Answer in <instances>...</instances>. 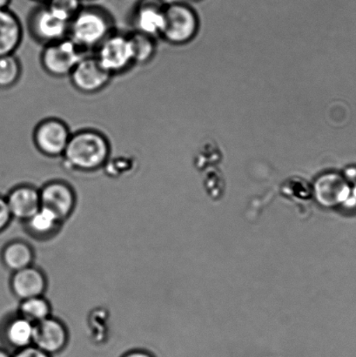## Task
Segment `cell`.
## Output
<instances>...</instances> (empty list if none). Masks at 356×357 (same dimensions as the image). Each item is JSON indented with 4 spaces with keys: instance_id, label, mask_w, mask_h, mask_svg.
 <instances>
[{
    "instance_id": "cell-1",
    "label": "cell",
    "mask_w": 356,
    "mask_h": 357,
    "mask_svg": "<svg viewBox=\"0 0 356 357\" xmlns=\"http://www.w3.org/2000/svg\"><path fill=\"white\" fill-rule=\"evenodd\" d=\"M111 144L106 135L97 129L83 128L72 132L62 155L65 169L77 172H94L107 165Z\"/></svg>"
},
{
    "instance_id": "cell-2",
    "label": "cell",
    "mask_w": 356,
    "mask_h": 357,
    "mask_svg": "<svg viewBox=\"0 0 356 357\" xmlns=\"http://www.w3.org/2000/svg\"><path fill=\"white\" fill-rule=\"evenodd\" d=\"M116 29L109 10L100 6H83L70 21L68 38L86 54H93Z\"/></svg>"
},
{
    "instance_id": "cell-3",
    "label": "cell",
    "mask_w": 356,
    "mask_h": 357,
    "mask_svg": "<svg viewBox=\"0 0 356 357\" xmlns=\"http://www.w3.org/2000/svg\"><path fill=\"white\" fill-rule=\"evenodd\" d=\"M200 20L196 10L180 0L167 3L165 21L160 38L167 43L180 45L188 43L196 35Z\"/></svg>"
},
{
    "instance_id": "cell-4",
    "label": "cell",
    "mask_w": 356,
    "mask_h": 357,
    "mask_svg": "<svg viewBox=\"0 0 356 357\" xmlns=\"http://www.w3.org/2000/svg\"><path fill=\"white\" fill-rule=\"evenodd\" d=\"M98 62L113 77L124 75L135 65L129 31H113L93 52Z\"/></svg>"
},
{
    "instance_id": "cell-5",
    "label": "cell",
    "mask_w": 356,
    "mask_h": 357,
    "mask_svg": "<svg viewBox=\"0 0 356 357\" xmlns=\"http://www.w3.org/2000/svg\"><path fill=\"white\" fill-rule=\"evenodd\" d=\"M69 24L45 3L31 10L26 22L31 38L43 47L68 38Z\"/></svg>"
},
{
    "instance_id": "cell-6",
    "label": "cell",
    "mask_w": 356,
    "mask_h": 357,
    "mask_svg": "<svg viewBox=\"0 0 356 357\" xmlns=\"http://www.w3.org/2000/svg\"><path fill=\"white\" fill-rule=\"evenodd\" d=\"M86 52L65 38L55 43L45 45L40 54V64L47 75L54 78L69 77Z\"/></svg>"
},
{
    "instance_id": "cell-7",
    "label": "cell",
    "mask_w": 356,
    "mask_h": 357,
    "mask_svg": "<svg viewBox=\"0 0 356 357\" xmlns=\"http://www.w3.org/2000/svg\"><path fill=\"white\" fill-rule=\"evenodd\" d=\"M72 134L71 129L64 121L58 118L45 119L34 128L35 148L41 155L50 158L62 157Z\"/></svg>"
},
{
    "instance_id": "cell-8",
    "label": "cell",
    "mask_w": 356,
    "mask_h": 357,
    "mask_svg": "<svg viewBox=\"0 0 356 357\" xmlns=\"http://www.w3.org/2000/svg\"><path fill=\"white\" fill-rule=\"evenodd\" d=\"M69 79L78 92L94 94L106 89L113 76L100 66L93 54H87L72 70Z\"/></svg>"
},
{
    "instance_id": "cell-9",
    "label": "cell",
    "mask_w": 356,
    "mask_h": 357,
    "mask_svg": "<svg viewBox=\"0 0 356 357\" xmlns=\"http://www.w3.org/2000/svg\"><path fill=\"white\" fill-rule=\"evenodd\" d=\"M167 2L163 0H139L129 14L131 31L160 38L165 21Z\"/></svg>"
},
{
    "instance_id": "cell-10",
    "label": "cell",
    "mask_w": 356,
    "mask_h": 357,
    "mask_svg": "<svg viewBox=\"0 0 356 357\" xmlns=\"http://www.w3.org/2000/svg\"><path fill=\"white\" fill-rule=\"evenodd\" d=\"M40 194L41 206L54 212L61 222L68 218L75 208V192L65 182H48L42 188Z\"/></svg>"
},
{
    "instance_id": "cell-11",
    "label": "cell",
    "mask_w": 356,
    "mask_h": 357,
    "mask_svg": "<svg viewBox=\"0 0 356 357\" xmlns=\"http://www.w3.org/2000/svg\"><path fill=\"white\" fill-rule=\"evenodd\" d=\"M352 195L353 191L350 184L340 174H324L316 181V198L320 205L327 208L348 203Z\"/></svg>"
},
{
    "instance_id": "cell-12",
    "label": "cell",
    "mask_w": 356,
    "mask_h": 357,
    "mask_svg": "<svg viewBox=\"0 0 356 357\" xmlns=\"http://www.w3.org/2000/svg\"><path fill=\"white\" fill-rule=\"evenodd\" d=\"M68 342V331L61 321L48 317L34 324L33 345L47 354H58L65 349Z\"/></svg>"
},
{
    "instance_id": "cell-13",
    "label": "cell",
    "mask_w": 356,
    "mask_h": 357,
    "mask_svg": "<svg viewBox=\"0 0 356 357\" xmlns=\"http://www.w3.org/2000/svg\"><path fill=\"white\" fill-rule=\"evenodd\" d=\"M6 199L12 216L24 222L41 208L40 191L33 185H17L9 192Z\"/></svg>"
},
{
    "instance_id": "cell-14",
    "label": "cell",
    "mask_w": 356,
    "mask_h": 357,
    "mask_svg": "<svg viewBox=\"0 0 356 357\" xmlns=\"http://www.w3.org/2000/svg\"><path fill=\"white\" fill-rule=\"evenodd\" d=\"M10 286L14 295L24 301L42 296L47 289V280L40 269L30 266L14 272Z\"/></svg>"
},
{
    "instance_id": "cell-15",
    "label": "cell",
    "mask_w": 356,
    "mask_h": 357,
    "mask_svg": "<svg viewBox=\"0 0 356 357\" xmlns=\"http://www.w3.org/2000/svg\"><path fill=\"white\" fill-rule=\"evenodd\" d=\"M22 24L10 8L0 10V56L15 54L23 40Z\"/></svg>"
},
{
    "instance_id": "cell-16",
    "label": "cell",
    "mask_w": 356,
    "mask_h": 357,
    "mask_svg": "<svg viewBox=\"0 0 356 357\" xmlns=\"http://www.w3.org/2000/svg\"><path fill=\"white\" fill-rule=\"evenodd\" d=\"M34 324L21 316L13 318L7 323L3 335L6 344L19 349L33 345Z\"/></svg>"
},
{
    "instance_id": "cell-17",
    "label": "cell",
    "mask_w": 356,
    "mask_h": 357,
    "mask_svg": "<svg viewBox=\"0 0 356 357\" xmlns=\"http://www.w3.org/2000/svg\"><path fill=\"white\" fill-rule=\"evenodd\" d=\"M2 261L10 271L17 272L31 266L33 261V251L24 241H13L3 248Z\"/></svg>"
},
{
    "instance_id": "cell-18",
    "label": "cell",
    "mask_w": 356,
    "mask_h": 357,
    "mask_svg": "<svg viewBox=\"0 0 356 357\" xmlns=\"http://www.w3.org/2000/svg\"><path fill=\"white\" fill-rule=\"evenodd\" d=\"M134 52L135 65H146L155 59L158 49V38L138 31H129Z\"/></svg>"
},
{
    "instance_id": "cell-19",
    "label": "cell",
    "mask_w": 356,
    "mask_h": 357,
    "mask_svg": "<svg viewBox=\"0 0 356 357\" xmlns=\"http://www.w3.org/2000/svg\"><path fill=\"white\" fill-rule=\"evenodd\" d=\"M28 231L38 237H45L54 233L62 222L51 210L41 206L40 210L26 220Z\"/></svg>"
},
{
    "instance_id": "cell-20",
    "label": "cell",
    "mask_w": 356,
    "mask_h": 357,
    "mask_svg": "<svg viewBox=\"0 0 356 357\" xmlns=\"http://www.w3.org/2000/svg\"><path fill=\"white\" fill-rule=\"evenodd\" d=\"M22 66L16 54L0 56V90H10L19 83Z\"/></svg>"
},
{
    "instance_id": "cell-21",
    "label": "cell",
    "mask_w": 356,
    "mask_h": 357,
    "mask_svg": "<svg viewBox=\"0 0 356 357\" xmlns=\"http://www.w3.org/2000/svg\"><path fill=\"white\" fill-rule=\"evenodd\" d=\"M20 312V316L36 324L50 317L51 307L43 297H33V298L21 301Z\"/></svg>"
},
{
    "instance_id": "cell-22",
    "label": "cell",
    "mask_w": 356,
    "mask_h": 357,
    "mask_svg": "<svg viewBox=\"0 0 356 357\" xmlns=\"http://www.w3.org/2000/svg\"><path fill=\"white\" fill-rule=\"evenodd\" d=\"M45 5L69 22L84 6L82 0H49Z\"/></svg>"
},
{
    "instance_id": "cell-23",
    "label": "cell",
    "mask_w": 356,
    "mask_h": 357,
    "mask_svg": "<svg viewBox=\"0 0 356 357\" xmlns=\"http://www.w3.org/2000/svg\"><path fill=\"white\" fill-rule=\"evenodd\" d=\"M12 218L6 199L0 195V233L6 229Z\"/></svg>"
},
{
    "instance_id": "cell-24",
    "label": "cell",
    "mask_w": 356,
    "mask_h": 357,
    "mask_svg": "<svg viewBox=\"0 0 356 357\" xmlns=\"http://www.w3.org/2000/svg\"><path fill=\"white\" fill-rule=\"evenodd\" d=\"M12 357H52V356L35 347L34 345H31L16 351Z\"/></svg>"
},
{
    "instance_id": "cell-25",
    "label": "cell",
    "mask_w": 356,
    "mask_h": 357,
    "mask_svg": "<svg viewBox=\"0 0 356 357\" xmlns=\"http://www.w3.org/2000/svg\"><path fill=\"white\" fill-rule=\"evenodd\" d=\"M123 357H153L150 353L143 351H134L127 353Z\"/></svg>"
},
{
    "instance_id": "cell-26",
    "label": "cell",
    "mask_w": 356,
    "mask_h": 357,
    "mask_svg": "<svg viewBox=\"0 0 356 357\" xmlns=\"http://www.w3.org/2000/svg\"><path fill=\"white\" fill-rule=\"evenodd\" d=\"M12 0H0V10L9 8Z\"/></svg>"
},
{
    "instance_id": "cell-27",
    "label": "cell",
    "mask_w": 356,
    "mask_h": 357,
    "mask_svg": "<svg viewBox=\"0 0 356 357\" xmlns=\"http://www.w3.org/2000/svg\"><path fill=\"white\" fill-rule=\"evenodd\" d=\"M0 357H12V355L7 352L6 349L0 348Z\"/></svg>"
},
{
    "instance_id": "cell-28",
    "label": "cell",
    "mask_w": 356,
    "mask_h": 357,
    "mask_svg": "<svg viewBox=\"0 0 356 357\" xmlns=\"http://www.w3.org/2000/svg\"><path fill=\"white\" fill-rule=\"evenodd\" d=\"M33 1L38 3V5H41V3H47L49 0H33Z\"/></svg>"
},
{
    "instance_id": "cell-29",
    "label": "cell",
    "mask_w": 356,
    "mask_h": 357,
    "mask_svg": "<svg viewBox=\"0 0 356 357\" xmlns=\"http://www.w3.org/2000/svg\"><path fill=\"white\" fill-rule=\"evenodd\" d=\"M180 1H184V2L191 3L200 2V1H201V0H180Z\"/></svg>"
},
{
    "instance_id": "cell-30",
    "label": "cell",
    "mask_w": 356,
    "mask_h": 357,
    "mask_svg": "<svg viewBox=\"0 0 356 357\" xmlns=\"http://www.w3.org/2000/svg\"><path fill=\"white\" fill-rule=\"evenodd\" d=\"M82 1H90V0H82Z\"/></svg>"
}]
</instances>
